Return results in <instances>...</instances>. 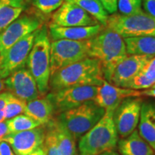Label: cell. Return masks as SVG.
<instances>
[{"instance_id": "obj_1", "label": "cell", "mask_w": 155, "mask_h": 155, "mask_svg": "<svg viewBox=\"0 0 155 155\" xmlns=\"http://www.w3.org/2000/svg\"><path fill=\"white\" fill-rule=\"evenodd\" d=\"M104 81L101 62L96 58L88 57L52 74L49 87L52 92H55L73 86H100Z\"/></svg>"}, {"instance_id": "obj_2", "label": "cell", "mask_w": 155, "mask_h": 155, "mask_svg": "<svg viewBox=\"0 0 155 155\" xmlns=\"http://www.w3.org/2000/svg\"><path fill=\"white\" fill-rule=\"evenodd\" d=\"M128 55L124 38L104 28L88 40V57L101 62L104 79L108 82L114 70Z\"/></svg>"}, {"instance_id": "obj_3", "label": "cell", "mask_w": 155, "mask_h": 155, "mask_svg": "<svg viewBox=\"0 0 155 155\" xmlns=\"http://www.w3.org/2000/svg\"><path fill=\"white\" fill-rule=\"evenodd\" d=\"M50 42L48 28L43 25L38 30L26 65L34 77L38 91L45 96L49 90L50 78Z\"/></svg>"}, {"instance_id": "obj_4", "label": "cell", "mask_w": 155, "mask_h": 155, "mask_svg": "<svg viewBox=\"0 0 155 155\" xmlns=\"http://www.w3.org/2000/svg\"><path fill=\"white\" fill-rule=\"evenodd\" d=\"M113 114V111H106L102 119L81 137L78 142L80 155H99L115 149L118 144V134Z\"/></svg>"}, {"instance_id": "obj_5", "label": "cell", "mask_w": 155, "mask_h": 155, "mask_svg": "<svg viewBox=\"0 0 155 155\" xmlns=\"http://www.w3.org/2000/svg\"><path fill=\"white\" fill-rule=\"evenodd\" d=\"M105 113L104 108L94 101H88L76 108L61 113L57 121L77 141L91 130Z\"/></svg>"}, {"instance_id": "obj_6", "label": "cell", "mask_w": 155, "mask_h": 155, "mask_svg": "<svg viewBox=\"0 0 155 155\" xmlns=\"http://www.w3.org/2000/svg\"><path fill=\"white\" fill-rule=\"evenodd\" d=\"M104 28L116 32L123 38L155 37V19L143 11L132 15L114 13L108 17Z\"/></svg>"}, {"instance_id": "obj_7", "label": "cell", "mask_w": 155, "mask_h": 155, "mask_svg": "<svg viewBox=\"0 0 155 155\" xmlns=\"http://www.w3.org/2000/svg\"><path fill=\"white\" fill-rule=\"evenodd\" d=\"M50 75L88 57V40H58L50 42Z\"/></svg>"}, {"instance_id": "obj_8", "label": "cell", "mask_w": 155, "mask_h": 155, "mask_svg": "<svg viewBox=\"0 0 155 155\" xmlns=\"http://www.w3.org/2000/svg\"><path fill=\"white\" fill-rule=\"evenodd\" d=\"M98 87L96 86L70 87L50 93L47 98L53 104L54 111L61 114L76 108L88 101H94L97 94Z\"/></svg>"}, {"instance_id": "obj_9", "label": "cell", "mask_w": 155, "mask_h": 155, "mask_svg": "<svg viewBox=\"0 0 155 155\" xmlns=\"http://www.w3.org/2000/svg\"><path fill=\"white\" fill-rule=\"evenodd\" d=\"M38 30L19 40L0 58L1 78L5 79L14 71L25 67Z\"/></svg>"}, {"instance_id": "obj_10", "label": "cell", "mask_w": 155, "mask_h": 155, "mask_svg": "<svg viewBox=\"0 0 155 155\" xmlns=\"http://www.w3.org/2000/svg\"><path fill=\"white\" fill-rule=\"evenodd\" d=\"M43 25L42 21L34 15L19 16L0 33V58L13 45Z\"/></svg>"}, {"instance_id": "obj_11", "label": "cell", "mask_w": 155, "mask_h": 155, "mask_svg": "<svg viewBox=\"0 0 155 155\" xmlns=\"http://www.w3.org/2000/svg\"><path fill=\"white\" fill-rule=\"evenodd\" d=\"M141 104L142 99L139 97H129L124 100L114 111V125L121 138L128 137L136 129L140 118Z\"/></svg>"}, {"instance_id": "obj_12", "label": "cell", "mask_w": 155, "mask_h": 155, "mask_svg": "<svg viewBox=\"0 0 155 155\" xmlns=\"http://www.w3.org/2000/svg\"><path fill=\"white\" fill-rule=\"evenodd\" d=\"M51 24L61 27L92 26L100 24L94 17L71 0H65L52 16Z\"/></svg>"}, {"instance_id": "obj_13", "label": "cell", "mask_w": 155, "mask_h": 155, "mask_svg": "<svg viewBox=\"0 0 155 155\" xmlns=\"http://www.w3.org/2000/svg\"><path fill=\"white\" fill-rule=\"evenodd\" d=\"M5 85L12 94L27 103L37 99L40 94L34 77L25 68L17 70L6 78Z\"/></svg>"}, {"instance_id": "obj_14", "label": "cell", "mask_w": 155, "mask_h": 155, "mask_svg": "<svg viewBox=\"0 0 155 155\" xmlns=\"http://www.w3.org/2000/svg\"><path fill=\"white\" fill-rule=\"evenodd\" d=\"M45 130L38 127L30 130L11 133L2 139L7 141L16 155H29L44 144Z\"/></svg>"}, {"instance_id": "obj_15", "label": "cell", "mask_w": 155, "mask_h": 155, "mask_svg": "<svg viewBox=\"0 0 155 155\" xmlns=\"http://www.w3.org/2000/svg\"><path fill=\"white\" fill-rule=\"evenodd\" d=\"M151 60L146 56L128 55L116 65L108 83L121 88H129L131 81Z\"/></svg>"}, {"instance_id": "obj_16", "label": "cell", "mask_w": 155, "mask_h": 155, "mask_svg": "<svg viewBox=\"0 0 155 155\" xmlns=\"http://www.w3.org/2000/svg\"><path fill=\"white\" fill-rule=\"evenodd\" d=\"M141 91L131 88H121L104 81L101 86L98 87L97 94L94 101L106 111H113L126 98L129 97H140Z\"/></svg>"}, {"instance_id": "obj_17", "label": "cell", "mask_w": 155, "mask_h": 155, "mask_svg": "<svg viewBox=\"0 0 155 155\" xmlns=\"http://www.w3.org/2000/svg\"><path fill=\"white\" fill-rule=\"evenodd\" d=\"M104 28V27L101 24L92 26L61 27L50 23L48 33L53 40H86L94 38Z\"/></svg>"}, {"instance_id": "obj_18", "label": "cell", "mask_w": 155, "mask_h": 155, "mask_svg": "<svg viewBox=\"0 0 155 155\" xmlns=\"http://www.w3.org/2000/svg\"><path fill=\"white\" fill-rule=\"evenodd\" d=\"M139 122V134L155 151V102H142Z\"/></svg>"}, {"instance_id": "obj_19", "label": "cell", "mask_w": 155, "mask_h": 155, "mask_svg": "<svg viewBox=\"0 0 155 155\" xmlns=\"http://www.w3.org/2000/svg\"><path fill=\"white\" fill-rule=\"evenodd\" d=\"M121 155H155V151L135 130L118 142Z\"/></svg>"}, {"instance_id": "obj_20", "label": "cell", "mask_w": 155, "mask_h": 155, "mask_svg": "<svg viewBox=\"0 0 155 155\" xmlns=\"http://www.w3.org/2000/svg\"><path fill=\"white\" fill-rule=\"evenodd\" d=\"M53 112V104L46 97L27 103L24 114L35 120L40 125H44L50 121Z\"/></svg>"}, {"instance_id": "obj_21", "label": "cell", "mask_w": 155, "mask_h": 155, "mask_svg": "<svg viewBox=\"0 0 155 155\" xmlns=\"http://www.w3.org/2000/svg\"><path fill=\"white\" fill-rule=\"evenodd\" d=\"M128 55L155 58V37L141 36L124 38Z\"/></svg>"}, {"instance_id": "obj_22", "label": "cell", "mask_w": 155, "mask_h": 155, "mask_svg": "<svg viewBox=\"0 0 155 155\" xmlns=\"http://www.w3.org/2000/svg\"><path fill=\"white\" fill-rule=\"evenodd\" d=\"M58 138L59 155H78L75 140L57 121H54Z\"/></svg>"}, {"instance_id": "obj_23", "label": "cell", "mask_w": 155, "mask_h": 155, "mask_svg": "<svg viewBox=\"0 0 155 155\" xmlns=\"http://www.w3.org/2000/svg\"><path fill=\"white\" fill-rule=\"evenodd\" d=\"M91 15L98 23L105 27L108 19V14L104 9L99 0H71Z\"/></svg>"}, {"instance_id": "obj_24", "label": "cell", "mask_w": 155, "mask_h": 155, "mask_svg": "<svg viewBox=\"0 0 155 155\" xmlns=\"http://www.w3.org/2000/svg\"><path fill=\"white\" fill-rule=\"evenodd\" d=\"M6 121L8 126L9 134L30 130L41 126L38 121L25 114H20Z\"/></svg>"}, {"instance_id": "obj_25", "label": "cell", "mask_w": 155, "mask_h": 155, "mask_svg": "<svg viewBox=\"0 0 155 155\" xmlns=\"http://www.w3.org/2000/svg\"><path fill=\"white\" fill-rule=\"evenodd\" d=\"M23 7H13L0 2V33L22 14Z\"/></svg>"}, {"instance_id": "obj_26", "label": "cell", "mask_w": 155, "mask_h": 155, "mask_svg": "<svg viewBox=\"0 0 155 155\" xmlns=\"http://www.w3.org/2000/svg\"><path fill=\"white\" fill-rule=\"evenodd\" d=\"M27 102L17 98L12 94L8 101L7 102L4 108V119H10L12 118L25 113Z\"/></svg>"}, {"instance_id": "obj_27", "label": "cell", "mask_w": 155, "mask_h": 155, "mask_svg": "<svg viewBox=\"0 0 155 155\" xmlns=\"http://www.w3.org/2000/svg\"><path fill=\"white\" fill-rule=\"evenodd\" d=\"M48 130L45 134V138L43 144V147L47 155H59L58 144V138L54 121L49 122Z\"/></svg>"}, {"instance_id": "obj_28", "label": "cell", "mask_w": 155, "mask_h": 155, "mask_svg": "<svg viewBox=\"0 0 155 155\" xmlns=\"http://www.w3.org/2000/svg\"><path fill=\"white\" fill-rule=\"evenodd\" d=\"M65 0H32V4L39 12L50 15L57 10Z\"/></svg>"}, {"instance_id": "obj_29", "label": "cell", "mask_w": 155, "mask_h": 155, "mask_svg": "<svg viewBox=\"0 0 155 155\" xmlns=\"http://www.w3.org/2000/svg\"><path fill=\"white\" fill-rule=\"evenodd\" d=\"M118 9L121 15H132L142 12L141 0H119Z\"/></svg>"}, {"instance_id": "obj_30", "label": "cell", "mask_w": 155, "mask_h": 155, "mask_svg": "<svg viewBox=\"0 0 155 155\" xmlns=\"http://www.w3.org/2000/svg\"><path fill=\"white\" fill-rule=\"evenodd\" d=\"M146 78L150 81L153 84L155 83V58H152L140 71Z\"/></svg>"}, {"instance_id": "obj_31", "label": "cell", "mask_w": 155, "mask_h": 155, "mask_svg": "<svg viewBox=\"0 0 155 155\" xmlns=\"http://www.w3.org/2000/svg\"><path fill=\"white\" fill-rule=\"evenodd\" d=\"M100 2L108 14L113 15L118 9L119 0H99Z\"/></svg>"}, {"instance_id": "obj_32", "label": "cell", "mask_w": 155, "mask_h": 155, "mask_svg": "<svg viewBox=\"0 0 155 155\" xmlns=\"http://www.w3.org/2000/svg\"><path fill=\"white\" fill-rule=\"evenodd\" d=\"M141 6L147 15L155 19V0H141Z\"/></svg>"}, {"instance_id": "obj_33", "label": "cell", "mask_w": 155, "mask_h": 155, "mask_svg": "<svg viewBox=\"0 0 155 155\" xmlns=\"http://www.w3.org/2000/svg\"><path fill=\"white\" fill-rule=\"evenodd\" d=\"M12 96L11 93L5 92L0 94V121H5L4 119V108Z\"/></svg>"}, {"instance_id": "obj_34", "label": "cell", "mask_w": 155, "mask_h": 155, "mask_svg": "<svg viewBox=\"0 0 155 155\" xmlns=\"http://www.w3.org/2000/svg\"><path fill=\"white\" fill-rule=\"evenodd\" d=\"M0 155H16L7 141H0Z\"/></svg>"}, {"instance_id": "obj_35", "label": "cell", "mask_w": 155, "mask_h": 155, "mask_svg": "<svg viewBox=\"0 0 155 155\" xmlns=\"http://www.w3.org/2000/svg\"><path fill=\"white\" fill-rule=\"evenodd\" d=\"M9 134V132L7 121H0V141L2 140L4 137Z\"/></svg>"}, {"instance_id": "obj_36", "label": "cell", "mask_w": 155, "mask_h": 155, "mask_svg": "<svg viewBox=\"0 0 155 155\" xmlns=\"http://www.w3.org/2000/svg\"><path fill=\"white\" fill-rule=\"evenodd\" d=\"M0 2L7 3L16 7H23L24 8L25 5V0H0Z\"/></svg>"}, {"instance_id": "obj_37", "label": "cell", "mask_w": 155, "mask_h": 155, "mask_svg": "<svg viewBox=\"0 0 155 155\" xmlns=\"http://www.w3.org/2000/svg\"><path fill=\"white\" fill-rule=\"evenodd\" d=\"M141 96L154 97L155 98V87H151V88L147 89V90L141 91Z\"/></svg>"}, {"instance_id": "obj_38", "label": "cell", "mask_w": 155, "mask_h": 155, "mask_svg": "<svg viewBox=\"0 0 155 155\" xmlns=\"http://www.w3.org/2000/svg\"><path fill=\"white\" fill-rule=\"evenodd\" d=\"M29 155H47V154H46L45 150L43 145H42V147H40V148H38V150H36L35 152L31 153V154Z\"/></svg>"}, {"instance_id": "obj_39", "label": "cell", "mask_w": 155, "mask_h": 155, "mask_svg": "<svg viewBox=\"0 0 155 155\" xmlns=\"http://www.w3.org/2000/svg\"><path fill=\"white\" fill-rule=\"evenodd\" d=\"M99 155H121L119 154V153L116 152V151L113 150H108V151H106V152L101 153V154H100Z\"/></svg>"}, {"instance_id": "obj_40", "label": "cell", "mask_w": 155, "mask_h": 155, "mask_svg": "<svg viewBox=\"0 0 155 155\" xmlns=\"http://www.w3.org/2000/svg\"><path fill=\"white\" fill-rule=\"evenodd\" d=\"M5 87V81H3L2 78H1V76H0V92H1L2 91L4 90Z\"/></svg>"}, {"instance_id": "obj_41", "label": "cell", "mask_w": 155, "mask_h": 155, "mask_svg": "<svg viewBox=\"0 0 155 155\" xmlns=\"http://www.w3.org/2000/svg\"><path fill=\"white\" fill-rule=\"evenodd\" d=\"M152 87H155V83H154V85H153V86H152Z\"/></svg>"}]
</instances>
